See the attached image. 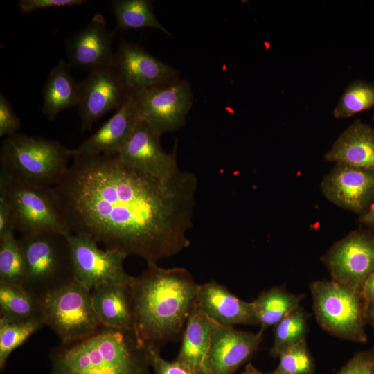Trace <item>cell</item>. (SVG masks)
<instances>
[{
  "mask_svg": "<svg viewBox=\"0 0 374 374\" xmlns=\"http://www.w3.org/2000/svg\"><path fill=\"white\" fill-rule=\"evenodd\" d=\"M51 374H150L148 348L134 330L103 326L50 353Z\"/></svg>",
  "mask_w": 374,
  "mask_h": 374,
  "instance_id": "cell-3",
  "label": "cell"
},
{
  "mask_svg": "<svg viewBox=\"0 0 374 374\" xmlns=\"http://www.w3.org/2000/svg\"><path fill=\"white\" fill-rule=\"evenodd\" d=\"M52 190L71 233L157 263L190 246L197 177L155 179L117 154L78 155Z\"/></svg>",
  "mask_w": 374,
  "mask_h": 374,
  "instance_id": "cell-1",
  "label": "cell"
},
{
  "mask_svg": "<svg viewBox=\"0 0 374 374\" xmlns=\"http://www.w3.org/2000/svg\"><path fill=\"white\" fill-rule=\"evenodd\" d=\"M325 159L374 170V128L355 121L339 135Z\"/></svg>",
  "mask_w": 374,
  "mask_h": 374,
  "instance_id": "cell-21",
  "label": "cell"
},
{
  "mask_svg": "<svg viewBox=\"0 0 374 374\" xmlns=\"http://www.w3.org/2000/svg\"><path fill=\"white\" fill-rule=\"evenodd\" d=\"M15 231L12 206L5 188L0 186V238Z\"/></svg>",
  "mask_w": 374,
  "mask_h": 374,
  "instance_id": "cell-36",
  "label": "cell"
},
{
  "mask_svg": "<svg viewBox=\"0 0 374 374\" xmlns=\"http://www.w3.org/2000/svg\"><path fill=\"white\" fill-rule=\"evenodd\" d=\"M361 293L368 303L374 304V271L365 281Z\"/></svg>",
  "mask_w": 374,
  "mask_h": 374,
  "instance_id": "cell-38",
  "label": "cell"
},
{
  "mask_svg": "<svg viewBox=\"0 0 374 374\" xmlns=\"http://www.w3.org/2000/svg\"><path fill=\"white\" fill-rule=\"evenodd\" d=\"M303 294H295L282 287H274L262 292L252 303L259 321V332L276 326L299 306Z\"/></svg>",
  "mask_w": 374,
  "mask_h": 374,
  "instance_id": "cell-25",
  "label": "cell"
},
{
  "mask_svg": "<svg viewBox=\"0 0 374 374\" xmlns=\"http://www.w3.org/2000/svg\"><path fill=\"white\" fill-rule=\"evenodd\" d=\"M114 66L132 95L179 78L174 67L125 40L114 53Z\"/></svg>",
  "mask_w": 374,
  "mask_h": 374,
  "instance_id": "cell-14",
  "label": "cell"
},
{
  "mask_svg": "<svg viewBox=\"0 0 374 374\" xmlns=\"http://www.w3.org/2000/svg\"><path fill=\"white\" fill-rule=\"evenodd\" d=\"M74 278L89 290L105 283L129 284L132 278L124 269L125 254L100 249L91 238L78 233L67 235Z\"/></svg>",
  "mask_w": 374,
  "mask_h": 374,
  "instance_id": "cell-11",
  "label": "cell"
},
{
  "mask_svg": "<svg viewBox=\"0 0 374 374\" xmlns=\"http://www.w3.org/2000/svg\"><path fill=\"white\" fill-rule=\"evenodd\" d=\"M0 318L17 323L43 320L39 298L26 287L0 283Z\"/></svg>",
  "mask_w": 374,
  "mask_h": 374,
  "instance_id": "cell-24",
  "label": "cell"
},
{
  "mask_svg": "<svg viewBox=\"0 0 374 374\" xmlns=\"http://www.w3.org/2000/svg\"><path fill=\"white\" fill-rule=\"evenodd\" d=\"M38 298L44 325L61 344L83 339L103 326L95 312L91 290L75 278Z\"/></svg>",
  "mask_w": 374,
  "mask_h": 374,
  "instance_id": "cell-5",
  "label": "cell"
},
{
  "mask_svg": "<svg viewBox=\"0 0 374 374\" xmlns=\"http://www.w3.org/2000/svg\"><path fill=\"white\" fill-rule=\"evenodd\" d=\"M320 188L330 202L359 215L374 198V170L336 163Z\"/></svg>",
  "mask_w": 374,
  "mask_h": 374,
  "instance_id": "cell-16",
  "label": "cell"
},
{
  "mask_svg": "<svg viewBox=\"0 0 374 374\" xmlns=\"http://www.w3.org/2000/svg\"><path fill=\"white\" fill-rule=\"evenodd\" d=\"M44 325L43 320L10 322L0 318V368L3 370L11 353Z\"/></svg>",
  "mask_w": 374,
  "mask_h": 374,
  "instance_id": "cell-30",
  "label": "cell"
},
{
  "mask_svg": "<svg viewBox=\"0 0 374 374\" xmlns=\"http://www.w3.org/2000/svg\"><path fill=\"white\" fill-rule=\"evenodd\" d=\"M79 93V82L73 78L71 66L60 59L51 70L42 89L43 114L53 121L63 110L78 106Z\"/></svg>",
  "mask_w": 374,
  "mask_h": 374,
  "instance_id": "cell-22",
  "label": "cell"
},
{
  "mask_svg": "<svg viewBox=\"0 0 374 374\" xmlns=\"http://www.w3.org/2000/svg\"><path fill=\"white\" fill-rule=\"evenodd\" d=\"M111 11L115 17L117 29L152 28L172 36L159 21L150 0H114Z\"/></svg>",
  "mask_w": 374,
  "mask_h": 374,
  "instance_id": "cell-26",
  "label": "cell"
},
{
  "mask_svg": "<svg viewBox=\"0 0 374 374\" xmlns=\"http://www.w3.org/2000/svg\"><path fill=\"white\" fill-rule=\"evenodd\" d=\"M0 186L10 200L15 231L21 235L40 233L71 234L51 188L32 185L0 171Z\"/></svg>",
  "mask_w": 374,
  "mask_h": 374,
  "instance_id": "cell-7",
  "label": "cell"
},
{
  "mask_svg": "<svg viewBox=\"0 0 374 374\" xmlns=\"http://www.w3.org/2000/svg\"><path fill=\"white\" fill-rule=\"evenodd\" d=\"M262 336L259 331L253 333L214 322L204 374H232L255 353Z\"/></svg>",
  "mask_w": 374,
  "mask_h": 374,
  "instance_id": "cell-15",
  "label": "cell"
},
{
  "mask_svg": "<svg viewBox=\"0 0 374 374\" xmlns=\"http://www.w3.org/2000/svg\"><path fill=\"white\" fill-rule=\"evenodd\" d=\"M213 323L195 302L186 321L176 360L190 369L204 373Z\"/></svg>",
  "mask_w": 374,
  "mask_h": 374,
  "instance_id": "cell-23",
  "label": "cell"
},
{
  "mask_svg": "<svg viewBox=\"0 0 374 374\" xmlns=\"http://www.w3.org/2000/svg\"><path fill=\"white\" fill-rule=\"evenodd\" d=\"M240 374H269L268 373H264L261 372L260 371L258 370L256 367H254L251 363H248L244 368V371L242 372Z\"/></svg>",
  "mask_w": 374,
  "mask_h": 374,
  "instance_id": "cell-40",
  "label": "cell"
},
{
  "mask_svg": "<svg viewBox=\"0 0 374 374\" xmlns=\"http://www.w3.org/2000/svg\"><path fill=\"white\" fill-rule=\"evenodd\" d=\"M374 106V84L352 82L344 90L333 110L335 118H346Z\"/></svg>",
  "mask_w": 374,
  "mask_h": 374,
  "instance_id": "cell-29",
  "label": "cell"
},
{
  "mask_svg": "<svg viewBox=\"0 0 374 374\" xmlns=\"http://www.w3.org/2000/svg\"><path fill=\"white\" fill-rule=\"evenodd\" d=\"M337 374H374V347L357 353Z\"/></svg>",
  "mask_w": 374,
  "mask_h": 374,
  "instance_id": "cell-34",
  "label": "cell"
},
{
  "mask_svg": "<svg viewBox=\"0 0 374 374\" xmlns=\"http://www.w3.org/2000/svg\"><path fill=\"white\" fill-rule=\"evenodd\" d=\"M373 121H374V117H373Z\"/></svg>",
  "mask_w": 374,
  "mask_h": 374,
  "instance_id": "cell-41",
  "label": "cell"
},
{
  "mask_svg": "<svg viewBox=\"0 0 374 374\" xmlns=\"http://www.w3.org/2000/svg\"><path fill=\"white\" fill-rule=\"evenodd\" d=\"M27 271L28 289L37 297L74 278L67 235H23L17 239Z\"/></svg>",
  "mask_w": 374,
  "mask_h": 374,
  "instance_id": "cell-8",
  "label": "cell"
},
{
  "mask_svg": "<svg viewBox=\"0 0 374 374\" xmlns=\"http://www.w3.org/2000/svg\"><path fill=\"white\" fill-rule=\"evenodd\" d=\"M0 283L28 289L26 262L14 232L0 238Z\"/></svg>",
  "mask_w": 374,
  "mask_h": 374,
  "instance_id": "cell-27",
  "label": "cell"
},
{
  "mask_svg": "<svg viewBox=\"0 0 374 374\" xmlns=\"http://www.w3.org/2000/svg\"><path fill=\"white\" fill-rule=\"evenodd\" d=\"M150 366L154 374H204L183 365L176 359L168 361L162 357L160 350L154 347H148Z\"/></svg>",
  "mask_w": 374,
  "mask_h": 374,
  "instance_id": "cell-32",
  "label": "cell"
},
{
  "mask_svg": "<svg viewBox=\"0 0 374 374\" xmlns=\"http://www.w3.org/2000/svg\"><path fill=\"white\" fill-rule=\"evenodd\" d=\"M317 322L335 337L365 343L368 303L361 292L334 280H316L310 285Z\"/></svg>",
  "mask_w": 374,
  "mask_h": 374,
  "instance_id": "cell-6",
  "label": "cell"
},
{
  "mask_svg": "<svg viewBox=\"0 0 374 374\" xmlns=\"http://www.w3.org/2000/svg\"><path fill=\"white\" fill-rule=\"evenodd\" d=\"M78 105L82 132L112 110H117L132 96L114 66H104L89 71L79 82Z\"/></svg>",
  "mask_w": 374,
  "mask_h": 374,
  "instance_id": "cell-12",
  "label": "cell"
},
{
  "mask_svg": "<svg viewBox=\"0 0 374 374\" xmlns=\"http://www.w3.org/2000/svg\"><path fill=\"white\" fill-rule=\"evenodd\" d=\"M367 322L369 323L374 330V304L368 303Z\"/></svg>",
  "mask_w": 374,
  "mask_h": 374,
  "instance_id": "cell-39",
  "label": "cell"
},
{
  "mask_svg": "<svg viewBox=\"0 0 374 374\" xmlns=\"http://www.w3.org/2000/svg\"><path fill=\"white\" fill-rule=\"evenodd\" d=\"M95 312L105 327L134 330L135 319L129 284L105 283L91 290Z\"/></svg>",
  "mask_w": 374,
  "mask_h": 374,
  "instance_id": "cell-20",
  "label": "cell"
},
{
  "mask_svg": "<svg viewBox=\"0 0 374 374\" xmlns=\"http://www.w3.org/2000/svg\"><path fill=\"white\" fill-rule=\"evenodd\" d=\"M21 121L17 116L10 102L0 93V136H10L17 134Z\"/></svg>",
  "mask_w": 374,
  "mask_h": 374,
  "instance_id": "cell-33",
  "label": "cell"
},
{
  "mask_svg": "<svg viewBox=\"0 0 374 374\" xmlns=\"http://www.w3.org/2000/svg\"><path fill=\"white\" fill-rule=\"evenodd\" d=\"M321 261L332 280L361 292L374 271V233L363 229L351 231L335 242Z\"/></svg>",
  "mask_w": 374,
  "mask_h": 374,
  "instance_id": "cell-10",
  "label": "cell"
},
{
  "mask_svg": "<svg viewBox=\"0 0 374 374\" xmlns=\"http://www.w3.org/2000/svg\"><path fill=\"white\" fill-rule=\"evenodd\" d=\"M85 3V0H20L18 6L21 12L29 13L45 8L74 6Z\"/></svg>",
  "mask_w": 374,
  "mask_h": 374,
  "instance_id": "cell-35",
  "label": "cell"
},
{
  "mask_svg": "<svg viewBox=\"0 0 374 374\" xmlns=\"http://www.w3.org/2000/svg\"><path fill=\"white\" fill-rule=\"evenodd\" d=\"M279 363L269 374H314L315 363L306 339L283 350L278 355Z\"/></svg>",
  "mask_w": 374,
  "mask_h": 374,
  "instance_id": "cell-31",
  "label": "cell"
},
{
  "mask_svg": "<svg viewBox=\"0 0 374 374\" xmlns=\"http://www.w3.org/2000/svg\"><path fill=\"white\" fill-rule=\"evenodd\" d=\"M196 303L208 318L220 325H259L252 302L240 299L215 280L198 285Z\"/></svg>",
  "mask_w": 374,
  "mask_h": 374,
  "instance_id": "cell-19",
  "label": "cell"
},
{
  "mask_svg": "<svg viewBox=\"0 0 374 374\" xmlns=\"http://www.w3.org/2000/svg\"><path fill=\"white\" fill-rule=\"evenodd\" d=\"M134 96L140 118L161 135L177 131L185 125L193 101L190 83L179 78Z\"/></svg>",
  "mask_w": 374,
  "mask_h": 374,
  "instance_id": "cell-9",
  "label": "cell"
},
{
  "mask_svg": "<svg viewBox=\"0 0 374 374\" xmlns=\"http://www.w3.org/2000/svg\"><path fill=\"white\" fill-rule=\"evenodd\" d=\"M71 157V149L57 141L17 133L2 143L1 169L21 181L51 188L67 171Z\"/></svg>",
  "mask_w": 374,
  "mask_h": 374,
  "instance_id": "cell-4",
  "label": "cell"
},
{
  "mask_svg": "<svg viewBox=\"0 0 374 374\" xmlns=\"http://www.w3.org/2000/svg\"><path fill=\"white\" fill-rule=\"evenodd\" d=\"M358 222L367 230L374 231V198L365 210L359 215Z\"/></svg>",
  "mask_w": 374,
  "mask_h": 374,
  "instance_id": "cell-37",
  "label": "cell"
},
{
  "mask_svg": "<svg viewBox=\"0 0 374 374\" xmlns=\"http://www.w3.org/2000/svg\"><path fill=\"white\" fill-rule=\"evenodd\" d=\"M161 134L142 119L130 138L117 154L126 166L162 181H168L179 171L177 160V142L170 152L160 143Z\"/></svg>",
  "mask_w": 374,
  "mask_h": 374,
  "instance_id": "cell-13",
  "label": "cell"
},
{
  "mask_svg": "<svg viewBox=\"0 0 374 374\" xmlns=\"http://www.w3.org/2000/svg\"><path fill=\"white\" fill-rule=\"evenodd\" d=\"M115 31L109 30L104 16L95 14L82 29L69 37L65 43L68 64L71 67L89 71L114 65L112 45Z\"/></svg>",
  "mask_w": 374,
  "mask_h": 374,
  "instance_id": "cell-17",
  "label": "cell"
},
{
  "mask_svg": "<svg viewBox=\"0 0 374 374\" xmlns=\"http://www.w3.org/2000/svg\"><path fill=\"white\" fill-rule=\"evenodd\" d=\"M308 314L299 306L276 326L269 353L276 358L285 348L306 339Z\"/></svg>",
  "mask_w": 374,
  "mask_h": 374,
  "instance_id": "cell-28",
  "label": "cell"
},
{
  "mask_svg": "<svg viewBox=\"0 0 374 374\" xmlns=\"http://www.w3.org/2000/svg\"><path fill=\"white\" fill-rule=\"evenodd\" d=\"M139 119L133 95L96 132L78 147L71 149L72 156L117 154L130 138Z\"/></svg>",
  "mask_w": 374,
  "mask_h": 374,
  "instance_id": "cell-18",
  "label": "cell"
},
{
  "mask_svg": "<svg viewBox=\"0 0 374 374\" xmlns=\"http://www.w3.org/2000/svg\"><path fill=\"white\" fill-rule=\"evenodd\" d=\"M147 265L130 283L134 332L143 344L160 350L183 333L196 302L198 285L185 268Z\"/></svg>",
  "mask_w": 374,
  "mask_h": 374,
  "instance_id": "cell-2",
  "label": "cell"
}]
</instances>
